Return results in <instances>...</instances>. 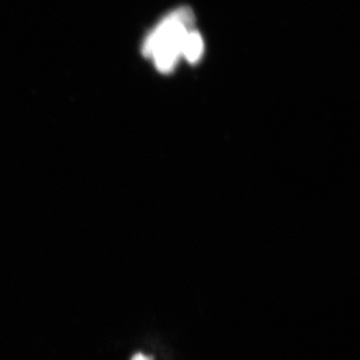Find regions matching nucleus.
Returning <instances> with one entry per match:
<instances>
[{"label": "nucleus", "instance_id": "f257e3e1", "mask_svg": "<svg viewBox=\"0 0 360 360\" xmlns=\"http://www.w3.org/2000/svg\"><path fill=\"white\" fill-rule=\"evenodd\" d=\"M193 25L194 14L188 7H180L172 11L144 40L142 46L144 56L153 59L161 72L174 70L181 56L184 39Z\"/></svg>", "mask_w": 360, "mask_h": 360}, {"label": "nucleus", "instance_id": "f03ea898", "mask_svg": "<svg viewBox=\"0 0 360 360\" xmlns=\"http://www.w3.org/2000/svg\"><path fill=\"white\" fill-rule=\"evenodd\" d=\"M205 51V44L200 32L191 30L187 33L184 45H182L181 56L186 58L191 63H195L200 60Z\"/></svg>", "mask_w": 360, "mask_h": 360}, {"label": "nucleus", "instance_id": "7ed1b4c3", "mask_svg": "<svg viewBox=\"0 0 360 360\" xmlns=\"http://www.w3.org/2000/svg\"><path fill=\"white\" fill-rule=\"evenodd\" d=\"M131 360H153V359L143 354H136Z\"/></svg>", "mask_w": 360, "mask_h": 360}]
</instances>
